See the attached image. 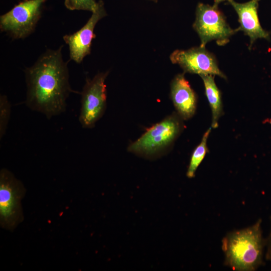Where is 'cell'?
<instances>
[{"instance_id": "7a4b0ae2", "label": "cell", "mask_w": 271, "mask_h": 271, "mask_svg": "<svg viewBox=\"0 0 271 271\" xmlns=\"http://www.w3.org/2000/svg\"><path fill=\"white\" fill-rule=\"evenodd\" d=\"M261 220L228 233L222 240L225 265L236 271H253L263 263L266 240L262 236Z\"/></svg>"}, {"instance_id": "30bf717a", "label": "cell", "mask_w": 271, "mask_h": 271, "mask_svg": "<svg viewBox=\"0 0 271 271\" xmlns=\"http://www.w3.org/2000/svg\"><path fill=\"white\" fill-rule=\"evenodd\" d=\"M260 0H250L244 3H238L234 0H228L236 12L240 27L237 30L242 31L250 39V47L257 39H269L268 32L261 27L258 20L257 9Z\"/></svg>"}, {"instance_id": "5b68a950", "label": "cell", "mask_w": 271, "mask_h": 271, "mask_svg": "<svg viewBox=\"0 0 271 271\" xmlns=\"http://www.w3.org/2000/svg\"><path fill=\"white\" fill-rule=\"evenodd\" d=\"M193 27L200 37L201 47H205L207 42L213 40L219 45H223L237 31L229 26L223 14L215 4L213 6L198 4Z\"/></svg>"}, {"instance_id": "9a60e30c", "label": "cell", "mask_w": 271, "mask_h": 271, "mask_svg": "<svg viewBox=\"0 0 271 271\" xmlns=\"http://www.w3.org/2000/svg\"><path fill=\"white\" fill-rule=\"evenodd\" d=\"M65 7L70 10H82L92 13L96 8L97 2L96 0H65Z\"/></svg>"}, {"instance_id": "8fae6325", "label": "cell", "mask_w": 271, "mask_h": 271, "mask_svg": "<svg viewBox=\"0 0 271 271\" xmlns=\"http://www.w3.org/2000/svg\"><path fill=\"white\" fill-rule=\"evenodd\" d=\"M171 97L181 118L188 119L193 116L197 106L196 95L184 74H179L173 79Z\"/></svg>"}, {"instance_id": "8992f818", "label": "cell", "mask_w": 271, "mask_h": 271, "mask_svg": "<svg viewBox=\"0 0 271 271\" xmlns=\"http://www.w3.org/2000/svg\"><path fill=\"white\" fill-rule=\"evenodd\" d=\"M181 124L176 115H170L149 128L131 144L129 152L146 156L156 154L169 147L181 129Z\"/></svg>"}, {"instance_id": "52a82bcc", "label": "cell", "mask_w": 271, "mask_h": 271, "mask_svg": "<svg viewBox=\"0 0 271 271\" xmlns=\"http://www.w3.org/2000/svg\"><path fill=\"white\" fill-rule=\"evenodd\" d=\"M109 71L98 73L92 78H86L81 93V108L79 120L83 128H90L103 115L106 106L105 79Z\"/></svg>"}, {"instance_id": "9c48e42d", "label": "cell", "mask_w": 271, "mask_h": 271, "mask_svg": "<svg viewBox=\"0 0 271 271\" xmlns=\"http://www.w3.org/2000/svg\"><path fill=\"white\" fill-rule=\"evenodd\" d=\"M106 16L104 2L99 0L86 24L76 32L63 37V40L68 45L70 60L80 64L90 54L92 41L95 38L94 31L96 25Z\"/></svg>"}, {"instance_id": "5bb4252c", "label": "cell", "mask_w": 271, "mask_h": 271, "mask_svg": "<svg viewBox=\"0 0 271 271\" xmlns=\"http://www.w3.org/2000/svg\"><path fill=\"white\" fill-rule=\"evenodd\" d=\"M11 106L7 96H0V137L5 134L10 117Z\"/></svg>"}, {"instance_id": "277c9868", "label": "cell", "mask_w": 271, "mask_h": 271, "mask_svg": "<svg viewBox=\"0 0 271 271\" xmlns=\"http://www.w3.org/2000/svg\"><path fill=\"white\" fill-rule=\"evenodd\" d=\"M47 0H24L0 17V30L13 39H24L34 32Z\"/></svg>"}, {"instance_id": "ac0fdd59", "label": "cell", "mask_w": 271, "mask_h": 271, "mask_svg": "<svg viewBox=\"0 0 271 271\" xmlns=\"http://www.w3.org/2000/svg\"><path fill=\"white\" fill-rule=\"evenodd\" d=\"M148 1L153 2L156 3L158 2V0H148Z\"/></svg>"}, {"instance_id": "2e32d148", "label": "cell", "mask_w": 271, "mask_h": 271, "mask_svg": "<svg viewBox=\"0 0 271 271\" xmlns=\"http://www.w3.org/2000/svg\"><path fill=\"white\" fill-rule=\"evenodd\" d=\"M270 223H271V217H270ZM266 240L265 247L266 248V253H265V258L267 260L271 261V228L269 234Z\"/></svg>"}, {"instance_id": "e0dca14e", "label": "cell", "mask_w": 271, "mask_h": 271, "mask_svg": "<svg viewBox=\"0 0 271 271\" xmlns=\"http://www.w3.org/2000/svg\"><path fill=\"white\" fill-rule=\"evenodd\" d=\"M226 0H214V4L218 5L219 3ZM228 1V0H227Z\"/></svg>"}, {"instance_id": "6da1fadb", "label": "cell", "mask_w": 271, "mask_h": 271, "mask_svg": "<svg viewBox=\"0 0 271 271\" xmlns=\"http://www.w3.org/2000/svg\"><path fill=\"white\" fill-rule=\"evenodd\" d=\"M63 47L47 49L25 70L26 104L48 119L65 111L66 100L71 92L79 93L70 85L68 62L63 58Z\"/></svg>"}, {"instance_id": "3957f363", "label": "cell", "mask_w": 271, "mask_h": 271, "mask_svg": "<svg viewBox=\"0 0 271 271\" xmlns=\"http://www.w3.org/2000/svg\"><path fill=\"white\" fill-rule=\"evenodd\" d=\"M26 189L22 182L8 170L0 171V225L14 231L23 221L21 201Z\"/></svg>"}, {"instance_id": "7c38bea8", "label": "cell", "mask_w": 271, "mask_h": 271, "mask_svg": "<svg viewBox=\"0 0 271 271\" xmlns=\"http://www.w3.org/2000/svg\"><path fill=\"white\" fill-rule=\"evenodd\" d=\"M200 77L203 81L206 96L211 109V127L215 128L217 127L218 119L223 113L221 93L215 83L214 75H202Z\"/></svg>"}, {"instance_id": "ba28073f", "label": "cell", "mask_w": 271, "mask_h": 271, "mask_svg": "<svg viewBox=\"0 0 271 271\" xmlns=\"http://www.w3.org/2000/svg\"><path fill=\"white\" fill-rule=\"evenodd\" d=\"M173 64L179 65L185 72L198 75H218L226 79L219 69L214 56L205 47H193L189 49L176 50L170 56Z\"/></svg>"}, {"instance_id": "4fadbf2b", "label": "cell", "mask_w": 271, "mask_h": 271, "mask_svg": "<svg viewBox=\"0 0 271 271\" xmlns=\"http://www.w3.org/2000/svg\"><path fill=\"white\" fill-rule=\"evenodd\" d=\"M211 127L207 130L204 134L202 140L199 145L194 150L189 163L187 176L189 178L195 176V172L204 159L206 153L208 152L207 141L211 132Z\"/></svg>"}]
</instances>
